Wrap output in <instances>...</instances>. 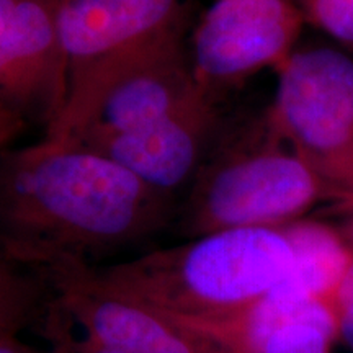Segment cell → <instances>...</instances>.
Masks as SVG:
<instances>
[{"instance_id": "obj_15", "label": "cell", "mask_w": 353, "mask_h": 353, "mask_svg": "<svg viewBox=\"0 0 353 353\" xmlns=\"http://www.w3.org/2000/svg\"><path fill=\"white\" fill-rule=\"evenodd\" d=\"M0 353H51L44 347H37L21 337H0Z\"/></svg>"}, {"instance_id": "obj_16", "label": "cell", "mask_w": 353, "mask_h": 353, "mask_svg": "<svg viewBox=\"0 0 353 353\" xmlns=\"http://www.w3.org/2000/svg\"><path fill=\"white\" fill-rule=\"evenodd\" d=\"M337 231L341 232L343 241H345L347 245L353 250V213L347 214V221L343 223V226L341 229H337Z\"/></svg>"}, {"instance_id": "obj_19", "label": "cell", "mask_w": 353, "mask_h": 353, "mask_svg": "<svg viewBox=\"0 0 353 353\" xmlns=\"http://www.w3.org/2000/svg\"><path fill=\"white\" fill-rule=\"evenodd\" d=\"M61 2H63V3H64V2H68V0H61Z\"/></svg>"}, {"instance_id": "obj_18", "label": "cell", "mask_w": 353, "mask_h": 353, "mask_svg": "<svg viewBox=\"0 0 353 353\" xmlns=\"http://www.w3.org/2000/svg\"><path fill=\"white\" fill-rule=\"evenodd\" d=\"M352 198H353V195H350V196H348V198H347V200H345V201H343V203H347L348 200H352ZM343 203H342V205H343ZM342 205H341V206H342Z\"/></svg>"}, {"instance_id": "obj_2", "label": "cell", "mask_w": 353, "mask_h": 353, "mask_svg": "<svg viewBox=\"0 0 353 353\" xmlns=\"http://www.w3.org/2000/svg\"><path fill=\"white\" fill-rule=\"evenodd\" d=\"M299 254L296 228L228 229L85 270L112 293L170 319H218L280 285Z\"/></svg>"}, {"instance_id": "obj_11", "label": "cell", "mask_w": 353, "mask_h": 353, "mask_svg": "<svg viewBox=\"0 0 353 353\" xmlns=\"http://www.w3.org/2000/svg\"><path fill=\"white\" fill-rule=\"evenodd\" d=\"M335 339L332 309L324 299L273 332L255 353H332Z\"/></svg>"}, {"instance_id": "obj_10", "label": "cell", "mask_w": 353, "mask_h": 353, "mask_svg": "<svg viewBox=\"0 0 353 353\" xmlns=\"http://www.w3.org/2000/svg\"><path fill=\"white\" fill-rule=\"evenodd\" d=\"M51 294L43 270L0 249V337H21L34 329Z\"/></svg>"}, {"instance_id": "obj_14", "label": "cell", "mask_w": 353, "mask_h": 353, "mask_svg": "<svg viewBox=\"0 0 353 353\" xmlns=\"http://www.w3.org/2000/svg\"><path fill=\"white\" fill-rule=\"evenodd\" d=\"M26 128L28 126L25 123H21L20 120H17V118H13L0 110V152L8 149V145L19 138Z\"/></svg>"}, {"instance_id": "obj_5", "label": "cell", "mask_w": 353, "mask_h": 353, "mask_svg": "<svg viewBox=\"0 0 353 353\" xmlns=\"http://www.w3.org/2000/svg\"><path fill=\"white\" fill-rule=\"evenodd\" d=\"M265 112L273 132L341 193L353 195V59L330 48L294 51Z\"/></svg>"}, {"instance_id": "obj_4", "label": "cell", "mask_w": 353, "mask_h": 353, "mask_svg": "<svg viewBox=\"0 0 353 353\" xmlns=\"http://www.w3.org/2000/svg\"><path fill=\"white\" fill-rule=\"evenodd\" d=\"M59 25L68 95L44 138L72 143L114 79L167 34L188 26V0H68Z\"/></svg>"}, {"instance_id": "obj_17", "label": "cell", "mask_w": 353, "mask_h": 353, "mask_svg": "<svg viewBox=\"0 0 353 353\" xmlns=\"http://www.w3.org/2000/svg\"><path fill=\"white\" fill-rule=\"evenodd\" d=\"M339 210H342V211H345L347 214H350V213H353V198L352 200H348L347 203H343L342 206H339Z\"/></svg>"}, {"instance_id": "obj_12", "label": "cell", "mask_w": 353, "mask_h": 353, "mask_svg": "<svg viewBox=\"0 0 353 353\" xmlns=\"http://www.w3.org/2000/svg\"><path fill=\"white\" fill-rule=\"evenodd\" d=\"M304 21L353 48V0H296Z\"/></svg>"}, {"instance_id": "obj_1", "label": "cell", "mask_w": 353, "mask_h": 353, "mask_svg": "<svg viewBox=\"0 0 353 353\" xmlns=\"http://www.w3.org/2000/svg\"><path fill=\"white\" fill-rule=\"evenodd\" d=\"M172 214L174 200L82 144L43 138L0 152V249L39 270L97 267Z\"/></svg>"}, {"instance_id": "obj_13", "label": "cell", "mask_w": 353, "mask_h": 353, "mask_svg": "<svg viewBox=\"0 0 353 353\" xmlns=\"http://www.w3.org/2000/svg\"><path fill=\"white\" fill-rule=\"evenodd\" d=\"M327 301L335 319L337 341H341L347 350L353 353V250L345 270L330 291Z\"/></svg>"}, {"instance_id": "obj_6", "label": "cell", "mask_w": 353, "mask_h": 353, "mask_svg": "<svg viewBox=\"0 0 353 353\" xmlns=\"http://www.w3.org/2000/svg\"><path fill=\"white\" fill-rule=\"evenodd\" d=\"M304 23L293 0H214L188 39L196 85L221 100L260 70L278 69Z\"/></svg>"}, {"instance_id": "obj_8", "label": "cell", "mask_w": 353, "mask_h": 353, "mask_svg": "<svg viewBox=\"0 0 353 353\" xmlns=\"http://www.w3.org/2000/svg\"><path fill=\"white\" fill-rule=\"evenodd\" d=\"M219 101L200 90L151 125L85 148L121 165L154 192L175 200L187 193L221 130Z\"/></svg>"}, {"instance_id": "obj_7", "label": "cell", "mask_w": 353, "mask_h": 353, "mask_svg": "<svg viewBox=\"0 0 353 353\" xmlns=\"http://www.w3.org/2000/svg\"><path fill=\"white\" fill-rule=\"evenodd\" d=\"M61 0H0V110L48 131L68 95Z\"/></svg>"}, {"instance_id": "obj_9", "label": "cell", "mask_w": 353, "mask_h": 353, "mask_svg": "<svg viewBox=\"0 0 353 353\" xmlns=\"http://www.w3.org/2000/svg\"><path fill=\"white\" fill-rule=\"evenodd\" d=\"M187 28L167 34L114 79L72 143L94 145L138 130L193 99L201 88L190 65Z\"/></svg>"}, {"instance_id": "obj_3", "label": "cell", "mask_w": 353, "mask_h": 353, "mask_svg": "<svg viewBox=\"0 0 353 353\" xmlns=\"http://www.w3.org/2000/svg\"><path fill=\"white\" fill-rule=\"evenodd\" d=\"M218 141L185 193L179 231L185 239L241 228H280L304 219L341 193L273 132L267 118Z\"/></svg>"}]
</instances>
